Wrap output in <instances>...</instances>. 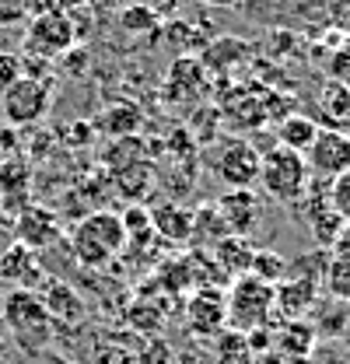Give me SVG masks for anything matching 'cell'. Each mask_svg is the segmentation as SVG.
I'll use <instances>...</instances> for the list:
<instances>
[{"label": "cell", "instance_id": "obj_1", "mask_svg": "<svg viewBox=\"0 0 350 364\" xmlns=\"http://www.w3.org/2000/svg\"><path fill=\"white\" fill-rule=\"evenodd\" d=\"M123 249H127V228H123V218L112 210H91L74 225L70 252L88 270L109 267Z\"/></svg>", "mask_w": 350, "mask_h": 364}, {"label": "cell", "instance_id": "obj_2", "mask_svg": "<svg viewBox=\"0 0 350 364\" xmlns=\"http://www.w3.org/2000/svg\"><path fill=\"white\" fill-rule=\"evenodd\" d=\"M224 305H228V326L238 336L260 333L273 322V312H277L273 284H266L256 273H242V277L231 280V287L224 294Z\"/></svg>", "mask_w": 350, "mask_h": 364}, {"label": "cell", "instance_id": "obj_3", "mask_svg": "<svg viewBox=\"0 0 350 364\" xmlns=\"http://www.w3.org/2000/svg\"><path fill=\"white\" fill-rule=\"evenodd\" d=\"M4 322L11 329V336L18 340V347L25 354H43L53 340V316L46 312L43 298L36 291H11L0 305Z\"/></svg>", "mask_w": 350, "mask_h": 364}, {"label": "cell", "instance_id": "obj_4", "mask_svg": "<svg viewBox=\"0 0 350 364\" xmlns=\"http://www.w3.org/2000/svg\"><path fill=\"white\" fill-rule=\"evenodd\" d=\"M260 186L262 193L270 200H277V203H298L308 193V186H312L305 154L273 144L260 161Z\"/></svg>", "mask_w": 350, "mask_h": 364}, {"label": "cell", "instance_id": "obj_5", "mask_svg": "<svg viewBox=\"0 0 350 364\" xmlns=\"http://www.w3.org/2000/svg\"><path fill=\"white\" fill-rule=\"evenodd\" d=\"M53 105V81L49 77H18L0 91V116L11 127H36L43 123Z\"/></svg>", "mask_w": 350, "mask_h": 364}, {"label": "cell", "instance_id": "obj_6", "mask_svg": "<svg viewBox=\"0 0 350 364\" xmlns=\"http://www.w3.org/2000/svg\"><path fill=\"white\" fill-rule=\"evenodd\" d=\"M260 161L262 154L245 136H224L211 154V168L228 189H253L260 182Z\"/></svg>", "mask_w": 350, "mask_h": 364}, {"label": "cell", "instance_id": "obj_7", "mask_svg": "<svg viewBox=\"0 0 350 364\" xmlns=\"http://www.w3.org/2000/svg\"><path fill=\"white\" fill-rule=\"evenodd\" d=\"M78 46V32L74 21L63 11H46V14H32L28 28H25V53L39 56V60H60L67 49Z\"/></svg>", "mask_w": 350, "mask_h": 364}, {"label": "cell", "instance_id": "obj_8", "mask_svg": "<svg viewBox=\"0 0 350 364\" xmlns=\"http://www.w3.org/2000/svg\"><path fill=\"white\" fill-rule=\"evenodd\" d=\"M305 165L312 179L333 182L340 172L350 168V136L344 130H333V127H326V130L319 127L315 140L305 151Z\"/></svg>", "mask_w": 350, "mask_h": 364}, {"label": "cell", "instance_id": "obj_9", "mask_svg": "<svg viewBox=\"0 0 350 364\" xmlns=\"http://www.w3.org/2000/svg\"><path fill=\"white\" fill-rule=\"evenodd\" d=\"M319 284H322V280H315V277H308V273H284V280L273 284L277 316L284 318V322L305 318L308 312L315 309V301H319Z\"/></svg>", "mask_w": 350, "mask_h": 364}, {"label": "cell", "instance_id": "obj_10", "mask_svg": "<svg viewBox=\"0 0 350 364\" xmlns=\"http://www.w3.org/2000/svg\"><path fill=\"white\" fill-rule=\"evenodd\" d=\"M0 280L14 284V291H39L46 284V270H43L39 252L21 245V242H11L0 252Z\"/></svg>", "mask_w": 350, "mask_h": 364}, {"label": "cell", "instance_id": "obj_11", "mask_svg": "<svg viewBox=\"0 0 350 364\" xmlns=\"http://www.w3.org/2000/svg\"><path fill=\"white\" fill-rule=\"evenodd\" d=\"M186 322L200 336H214L228 326V305L221 287H196L186 298Z\"/></svg>", "mask_w": 350, "mask_h": 364}, {"label": "cell", "instance_id": "obj_12", "mask_svg": "<svg viewBox=\"0 0 350 364\" xmlns=\"http://www.w3.org/2000/svg\"><path fill=\"white\" fill-rule=\"evenodd\" d=\"M218 218L224 221L228 235H249L256 228V218H260V207H256V196L253 189H228V196H221L214 203Z\"/></svg>", "mask_w": 350, "mask_h": 364}, {"label": "cell", "instance_id": "obj_13", "mask_svg": "<svg viewBox=\"0 0 350 364\" xmlns=\"http://www.w3.org/2000/svg\"><path fill=\"white\" fill-rule=\"evenodd\" d=\"M18 242L21 245H28V249H46L49 242H56L60 238V225H56V214L53 210H46V207H25L21 214H18Z\"/></svg>", "mask_w": 350, "mask_h": 364}, {"label": "cell", "instance_id": "obj_14", "mask_svg": "<svg viewBox=\"0 0 350 364\" xmlns=\"http://www.w3.org/2000/svg\"><path fill=\"white\" fill-rule=\"evenodd\" d=\"M211 256H214V263H218V270L224 277H242V273H253V259H256V249H253V242L249 238H242V235H224L218 245L211 249Z\"/></svg>", "mask_w": 350, "mask_h": 364}, {"label": "cell", "instance_id": "obj_15", "mask_svg": "<svg viewBox=\"0 0 350 364\" xmlns=\"http://www.w3.org/2000/svg\"><path fill=\"white\" fill-rule=\"evenodd\" d=\"M36 294L43 298L46 312L53 316V322H56V318H60V322L81 318V294H78L70 284H63V280H56V277H46V284Z\"/></svg>", "mask_w": 350, "mask_h": 364}, {"label": "cell", "instance_id": "obj_16", "mask_svg": "<svg viewBox=\"0 0 350 364\" xmlns=\"http://www.w3.org/2000/svg\"><path fill=\"white\" fill-rule=\"evenodd\" d=\"M154 235L169 238V242H189L193 238V210L179 207V203H165L151 214Z\"/></svg>", "mask_w": 350, "mask_h": 364}, {"label": "cell", "instance_id": "obj_17", "mask_svg": "<svg viewBox=\"0 0 350 364\" xmlns=\"http://www.w3.org/2000/svg\"><path fill=\"white\" fill-rule=\"evenodd\" d=\"M315 134H319V127L308 119L305 112H291V116H284L277 123V144L287 147V151H298V154H305L308 144L315 140Z\"/></svg>", "mask_w": 350, "mask_h": 364}, {"label": "cell", "instance_id": "obj_18", "mask_svg": "<svg viewBox=\"0 0 350 364\" xmlns=\"http://www.w3.org/2000/svg\"><path fill=\"white\" fill-rule=\"evenodd\" d=\"M322 284L329 291V298L350 305V252H329L326 259V273H322Z\"/></svg>", "mask_w": 350, "mask_h": 364}, {"label": "cell", "instance_id": "obj_19", "mask_svg": "<svg viewBox=\"0 0 350 364\" xmlns=\"http://www.w3.org/2000/svg\"><path fill=\"white\" fill-rule=\"evenodd\" d=\"M98 127L109 130L112 136H133V130L140 127V109H137V105H127V102H120V105L105 109V116L98 119Z\"/></svg>", "mask_w": 350, "mask_h": 364}, {"label": "cell", "instance_id": "obj_20", "mask_svg": "<svg viewBox=\"0 0 350 364\" xmlns=\"http://www.w3.org/2000/svg\"><path fill=\"white\" fill-rule=\"evenodd\" d=\"M312 343H315V329L308 326L305 318L284 322V336L277 340V347H280V350H291L295 358H305L308 350H312Z\"/></svg>", "mask_w": 350, "mask_h": 364}, {"label": "cell", "instance_id": "obj_21", "mask_svg": "<svg viewBox=\"0 0 350 364\" xmlns=\"http://www.w3.org/2000/svg\"><path fill=\"white\" fill-rule=\"evenodd\" d=\"M280 7V14L295 18V21H326L329 0H273Z\"/></svg>", "mask_w": 350, "mask_h": 364}, {"label": "cell", "instance_id": "obj_22", "mask_svg": "<svg viewBox=\"0 0 350 364\" xmlns=\"http://www.w3.org/2000/svg\"><path fill=\"white\" fill-rule=\"evenodd\" d=\"M326 200H329V207L336 210V218L347 225V221H350V168H347V172H340L336 179L329 182Z\"/></svg>", "mask_w": 350, "mask_h": 364}, {"label": "cell", "instance_id": "obj_23", "mask_svg": "<svg viewBox=\"0 0 350 364\" xmlns=\"http://www.w3.org/2000/svg\"><path fill=\"white\" fill-rule=\"evenodd\" d=\"M326 109L336 116V119H350V88L340 85V81H329L326 85V95H322Z\"/></svg>", "mask_w": 350, "mask_h": 364}, {"label": "cell", "instance_id": "obj_24", "mask_svg": "<svg viewBox=\"0 0 350 364\" xmlns=\"http://www.w3.org/2000/svg\"><path fill=\"white\" fill-rule=\"evenodd\" d=\"M32 18V0H0V28L25 25Z\"/></svg>", "mask_w": 350, "mask_h": 364}, {"label": "cell", "instance_id": "obj_25", "mask_svg": "<svg viewBox=\"0 0 350 364\" xmlns=\"http://www.w3.org/2000/svg\"><path fill=\"white\" fill-rule=\"evenodd\" d=\"M158 21V11L151 4H137V7H127L123 11V28L127 32H147V25Z\"/></svg>", "mask_w": 350, "mask_h": 364}, {"label": "cell", "instance_id": "obj_26", "mask_svg": "<svg viewBox=\"0 0 350 364\" xmlns=\"http://www.w3.org/2000/svg\"><path fill=\"white\" fill-rule=\"evenodd\" d=\"M326 21H329V25H333L336 32H344V36H350V0H329Z\"/></svg>", "mask_w": 350, "mask_h": 364}, {"label": "cell", "instance_id": "obj_27", "mask_svg": "<svg viewBox=\"0 0 350 364\" xmlns=\"http://www.w3.org/2000/svg\"><path fill=\"white\" fill-rule=\"evenodd\" d=\"M18 77H21V56L0 53V91L7 88L11 81H18Z\"/></svg>", "mask_w": 350, "mask_h": 364}, {"label": "cell", "instance_id": "obj_28", "mask_svg": "<svg viewBox=\"0 0 350 364\" xmlns=\"http://www.w3.org/2000/svg\"><path fill=\"white\" fill-rule=\"evenodd\" d=\"M333 81H340V85L350 88V49L336 53V60H333Z\"/></svg>", "mask_w": 350, "mask_h": 364}, {"label": "cell", "instance_id": "obj_29", "mask_svg": "<svg viewBox=\"0 0 350 364\" xmlns=\"http://www.w3.org/2000/svg\"><path fill=\"white\" fill-rule=\"evenodd\" d=\"M329 252H350V221L344 225V231H340V238H336V245H333Z\"/></svg>", "mask_w": 350, "mask_h": 364}, {"label": "cell", "instance_id": "obj_30", "mask_svg": "<svg viewBox=\"0 0 350 364\" xmlns=\"http://www.w3.org/2000/svg\"><path fill=\"white\" fill-rule=\"evenodd\" d=\"M175 0H154V11H158V7H172Z\"/></svg>", "mask_w": 350, "mask_h": 364}, {"label": "cell", "instance_id": "obj_31", "mask_svg": "<svg viewBox=\"0 0 350 364\" xmlns=\"http://www.w3.org/2000/svg\"><path fill=\"white\" fill-rule=\"evenodd\" d=\"M207 4H224V7H231V4H238V0H207Z\"/></svg>", "mask_w": 350, "mask_h": 364}]
</instances>
